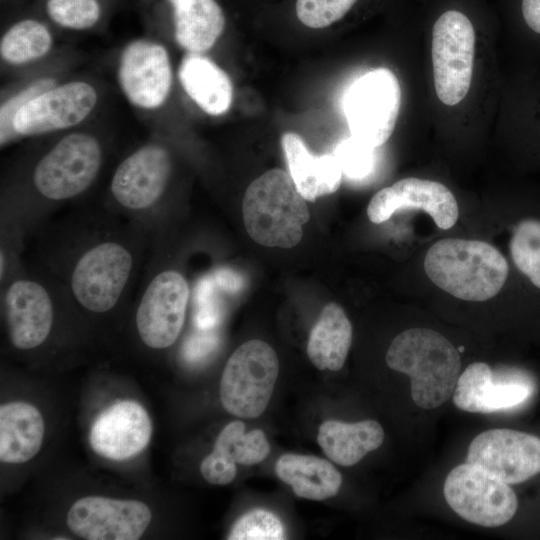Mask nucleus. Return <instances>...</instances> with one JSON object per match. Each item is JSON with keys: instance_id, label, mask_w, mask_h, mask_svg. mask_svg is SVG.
Segmentation results:
<instances>
[{"instance_id": "nucleus-1", "label": "nucleus", "mask_w": 540, "mask_h": 540, "mask_svg": "<svg viewBox=\"0 0 540 540\" xmlns=\"http://www.w3.org/2000/svg\"><path fill=\"white\" fill-rule=\"evenodd\" d=\"M153 236L129 223L125 228L101 221L65 235L50 254L46 270L62 285L70 301L101 315L130 296L148 239Z\"/></svg>"}, {"instance_id": "nucleus-2", "label": "nucleus", "mask_w": 540, "mask_h": 540, "mask_svg": "<svg viewBox=\"0 0 540 540\" xmlns=\"http://www.w3.org/2000/svg\"><path fill=\"white\" fill-rule=\"evenodd\" d=\"M103 164L101 142L87 132L69 133L35 162L30 176L34 205L23 231L44 217V207L52 208L87 192L100 174Z\"/></svg>"}, {"instance_id": "nucleus-3", "label": "nucleus", "mask_w": 540, "mask_h": 540, "mask_svg": "<svg viewBox=\"0 0 540 540\" xmlns=\"http://www.w3.org/2000/svg\"><path fill=\"white\" fill-rule=\"evenodd\" d=\"M424 269L440 289L466 301L494 297L509 276V264L494 246L458 238L434 243L426 253Z\"/></svg>"}, {"instance_id": "nucleus-4", "label": "nucleus", "mask_w": 540, "mask_h": 540, "mask_svg": "<svg viewBox=\"0 0 540 540\" xmlns=\"http://www.w3.org/2000/svg\"><path fill=\"white\" fill-rule=\"evenodd\" d=\"M385 360L390 369L410 377L412 399L424 409L439 407L449 399L461 369L459 351L443 335L427 328L398 334Z\"/></svg>"}, {"instance_id": "nucleus-5", "label": "nucleus", "mask_w": 540, "mask_h": 540, "mask_svg": "<svg viewBox=\"0 0 540 540\" xmlns=\"http://www.w3.org/2000/svg\"><path fill=\"white\" fill-rule=\"evenodd\" d=\"M173 172L169 150L157 143L140 146L114 170L109 184L111 214L157 234L159 209Z\"/></svg>"}, {"instance_id": "nucleus-6", "label": "nucleus", "mask_w": 540, "mask_h": 540, "mask_svg": "<svg viewBox=\"0 0 540 540\" xmlns=\"http://www.w3.org/2000/svg\"><path fill=\"white\" fill-rule=\"evenodd\" d=\"M242 217L247 233L256 243L291 248L300 242L310 213L290 174L274 168L247 187Z\"/></svg>"}, {"instance_id": "nucleus-7", "label": "nucleus", "mask_w": 540, "mask_h": 540, "mask_svg": "<svg viewBox=\"0 0 540 540\" xmlns=\"http://www.w3.org/2000/svg\"><path fill=\"white\" fill-rule=\"evenodd\" d=\"M65 290L47 271L28 270L19 261L1 280V307L11 345L36 349L50 336L57 300Z\"/></svg>"}, {"instance_id": "nucleus-8", "label": "nucleus", "mask_w": 540, "mask_h": 540, "mask_svg": "<svg viewBox=\"0 0 540 540\" xmlns=\"http://www.w3.org/2000/svg\"><path fill=\"white\" fill-rule=\"evenodd\" d=\"M190 295L184 274L161 262L153 249L136 294L135 325L145 346L163 350L177 341L186 320Z\"/></svg>"}, {"instance_id": "nucleus-9", "label": "nucleus", "mask_w": 540, "mask_h": 540, "mask_svg": "<svg viewBox=\"0 0 540 540\" xmlns=\"http://www.w3.org/2000/svg\"><path fill=\"white\" fill-rule=\"evenodd\" d=\"M279 372L278 357L264 341L250 340L229 357L220 380V401L230 414L256 418L267 408Z\"/></svg>"}, {"instance_id": "nucleus-10", "label": "nucleus", "mask_w": 540, "mask_h": 540, "mask_svg": "<svg viewBox=\"0 0 540 540\" xmlns=\"http://www.w3.org/2000/svg\"><path fill=\"white\" fill-rule=\"evenodd\" d=\"M401 104V88L386 68L371 70L346 91L343 111L353 137L376 148L392 135Z\"/></svg>"}, {"instance_id": "nucleus-11", "label": "nucleus", "mask_w": 540, "mask_h": 540, "mask_svg": "<svg viewBox=\"0 0 540 540\" xmlns=\"http://www.w3.org/2000/svg\"><path fill=\"white\" fill-rule=\"evenodd\" d=\"M475 31L469 18L456 10L444 12L432 29L431 56L439 100L454 106L467 95L473 74Z\"/></svg>"}, {"instance_id": "nucleus-12", "label": "nucleus", "mask_w": 540, "mask_h": 540, "mask_svg": "<svg viewBox=\"0 0 540 540\" xmlns=\"http://www.w3.org/2000/svg\"><path fill=\"white\" fill-rule=\"evenodd\" d=\"M444 496L461 518L483 527L504 525L518 507L516 494L508 483L468 463L449 472L444 483Z\"/></svg>"}, {"instance_id": "nucleus-13", "label": "nucleus", "mask_w": 540, "mask_h": 540, "mask_svg": "<svg viewBox=\"0 0 540 540\" xmlns=\"http://www.w3.org/2000/svg\"><path fill=\"white\" fill-rule=\"evenodd\" d=\"M98 93L85 81L47 88L24 102L12 119V133L37 136L71 128L94 110Z\"/></svg>"}, {"instance_id": "nucleus-14", "label": "nucleus", "mask_w": 540, "mask_h": 540, "mask_svg": "<svg viewBox=\"0 0 540 540\" xmlns=\"http://www.w3.org/2000/svg\"><path fill=\"white\" fill-rule=\"evenodd\" d=\"M466 463L504 482L518 484L540 473V438L511 429H490L470 443Z\"/></svg>"}, {"instance_id": "nucleus-15", "label": "nucleus", "mask_w": 540, "mask_h": 540, "mask_svg": "<svg viewBox=\"0 0 540 540\" xmlns=\"http://www.w3.org/2000/svg\"><path fill=\"white\" fill-rule=\"evenodd\" d=\"M151 518L144 502L88 496L71 506L67 525L75 535L87 540H137Z\"/></svg>"}, {"instance_id": "nucleus-16", "label": "nucleus", "mask_w": 540, "mask_h": 540, "mask_svg": "<svg viewBox=\"0 0 540 540\" xmlns=\"http://www.w3.org/2000/svg\"><path fill=\"white\" fill-rule=\"evenodd\" d=\"M118 82L126 99L135 107L152 110L167 99L172 86V68L166 48L149 39L127 44L118 65Z\"/></svg>"}, {"instance_id": "nucleus-17", "label": "nucleus", "mask_w": 540, "mask_h": 540, "mask_svg": "<svg viewBox=\"0 0 540 540\" xmlns=\"http://www.w3.org/2000/svg\"><path fill=\"white\" fill-rule=\"evenodd\" d=\"M410 209L427 213L443 230L451 228L459 214L455 196L445 185L409 177L378 191L368 204L367 215L371 222L380 224L396 211Z\"/></svg>"}, {"instance_id": "nucleus-18", "label": "nucleus", "mask_w": 540, "mask_h": 540, "mask_svg": "<svg viewBox=\"0 0 540 540\" xmlns=\"http://www.w3.org/2000/svg\"><path fill=\"white\" fill-rule=\"evenodd\" d=\"M530 382L521 371L495 375L486 363L474 362L459 376L453 402L459 409L471 413L511 409L531 396L534 387Z\"/></svg>"}, {"instance_id": "nucleus-19", "label": "nucleus", "mask_w": 540, "mask_h": 540, "mask_svg": "<svg viewBox=\"0 0 540 540\" xmlns=\"http://www.w3.org/2000/svg\"><path fill=\"white\" fill-rule=\"evenodd\" d=\"M151 434L152 423L147 411L137 402L120 401L97 417L89 442L98 455L121 461L143 451Z\"/></svg>"}, {"instance_id": "nucleus-20", "label": "nucleus", "mask_w": 540, "mask_h": 540, "mask_svg": "<svg viewBox=\"0 0 540 540\" xmlns=\"http://www.w3.org/2000/svg\"><path fill=\"white\" fill-rule=\"evenodd\" d=\"M281 146L289 174L305 200L314 202L338 190L343 173L333 153L312 154L303 139L293 132L282 135Z\"/></svg>"}, {"instance_id": "nucleus-21", "label": "nucleus", "mask_w": 540, "mask_h": 540, "mask_svg": "<svg viewBox=\"0 0 540 540\" xmlns=\"http://www.w3.org/2000/svg\"><path fill=\"white\" fill-rule=\"evenodd\" d=\"M179 46L203 53L214 46L225 28V15L215 0H163Z\"/></svg>"}, {"instance_id": "nucleus-22", "label": "nucleus", "mask_w": 540, "mask_h": 540, "mask_svg": "<svg viewBox=\"0 0 540 540\" xmlns=\"http://www.w3.org/2000/svg\"><path fill=\"white\" fill-rule=\"evenodd\" d=\"M178 77L186 94L205 113L218 116L229 110L232 82L221 67L202 53L188 52L180 63Z\"/></svg>"}, {"instance_id": "nucleus-23", "label": "nucleus", "mask_w": 540, "mask_h": 540, "mask_svg": "<svg viewBox=\"0 0 540 540\" xmlns=\"http://www.w3.org/2000/svg\"><path fill=\"white\" fill-rule=\"evenodd\" d=\"M44 421L39 410L26 402H9L0 407V460L19 464L40 450Z\"/></svg>"}, {"instance_id": "nucleus-24", "label": "nucleus", "mask_w": 540, "mask_h": 540, "mask_svg": "<svg viewBox=\"0 0 540 540\" xmlns=\"http://www.w3.org/2000/svg\"><path fill=\"white\" fill-rule=\"evenodd\" d=\"M275 472L296 496L309 500L331 498L342 485V476L335 466L314 455L283 454L275 464Z\"/></svg>"}, {"instance_id": "nucleus-25", "label": "nucleus", "mask_w": 540, "mask_h": 540, "mask_svg": "<svg viewBox=\"0 0 540 540\" xmlns=\"http://www.w3.org/2000/svg\"><path fill=\"white\" fill-rule=\"evenodd\" d=\"M384 440L382 426L375 420L346 423L327 420L318 429L317 442L324 454L336 464L353 466Z\"/></svg>"}, {"instance_id": "nucleus-26", "label": "nucleus", "mask_w": 540, "mask_h": 540, "mask_svg": "<svg viewBox=\"0 0 540 540\" xmlns=\"http://www.w3.org/2000/svg\"><path fill=\"white\" fill-rule=\"evenodd\" d=\"M352 341V325L344 310L331 302L323 307L313 326L307 355L319 370H340L347 358Z\"/></svg>"}, {"instance_id": "nucleus-27", "label": "nucleus", "mask_w": 540, "mask_h": 540, "mask_svg": "<svg viewBox=\"0 0 540 540\" xmlns=\"http://www.w3.org/2000/svg\"><path fill=\"white\" fill-rule=\"evenodd\" d=\"M53 35L44 21L24 17L11 24L0 40L1 58L11 65H23L44 57L52 48Z\"/></svg>"}, {"instance_id": "nucleus-28", "label": "nucleus", "mask_w": 540, "mask_h": 540, "mask_svg": "<svg viewBox=\"0 0 540 540\" xmlns=\"http://www.w3.org/2000/svg\"><path fill=\"white\" fill-rule=\"evenodd\" d=\"M232 464L255 465L267 458L270 445L261 429L245 433L242 421L228 423L218 434L213 451Z\"/></svg>"}, {"instance_id": "nucleus-29", "label": "nucleus", "mask_w": 540, "mask_h": 540, "mask_svg": "<svg viewBox=\"0 0 540 540\" xmlns=\"http://www.w3.org/2000/svg\"><path fill=\"white\" fill-rule=\"evenodd\" d=\"M509 252L517 271L540 293V216L527 215L511 229Z\"/></svg>"}, {"instance_id": "nucleus-30", "label": "nucleus", "mask_w": 540, "mask_h": 540, "mask_svg": "<svg viewBox=\"0 0 540 540\" xmlns=\"http://www.w3.org/2000/svg\"><path fill=\"white\" fill-rule=\"evenodd\" d=\"M42 8L52 23L73 31L95 27L105 11L102 0H43Z\"/></svg>"}, {"instance_id": "nucleus-31", "label": "nucleus", "mask_w": 540, "mask_h": 540, "mask_svg": "<svg viewBox=\"0 0 540 540\" xmlns=\"http://www.w3.org/2000/svg\"><path fill=\"white\" fill-rule=\"evenodd\" d=\"M229 540H283L285 529L273 512L254 509L243 514L232 526Z\"/></svg>"}, {"instance_id": "nucleus-32", "label": "nucleus", "mask_w": 540, "mask_h": 540, "mask_svg": "<svg viewBox=\"0 0 540 540\" xmlns=\"http://www.w3.org/2000/svg\"><path fill=\"white\" fill-rule=\"evenodd\" d=\"M374 149V147L352 136L339 142L333 154L344 175L353 180H361L374 170Z\"/></svg>"}, {"instance_id": "nucleus-33", "label": "nucleus", "mask_w": 540, "mask_h": 540, "mask_svg": "<svg viewBox=\"0 0 540 540\" xmlns=\"http://www.w3.org/2000/svg\"><path fill=\"white\" fill-rule=\"evenodd\" d=\"M357 0H297L296 14L307 27L324 28L341 19Z\"/></svg>"}, {"instance_id": "nucleus-34", "label": "nucleus", "mask_w": 540, "mask_h": 540, "mask_svg": "<svg viewBox=\"0 0 540 540\" xmlns=\"http://www.w3.org/2000/svg\"><path fill=\"white\" fill-rule=\"evenodd\" d=\"M52 81L43 79L21 91L1 107V145L12 137V119L16 110L31 97L50 87Z\"/></svg>"}, {"instance_id": "nucleus-35", "label": "nucleus", "mask_w": 540, "mask_h": 540, "mask_svg": "<svg viewBox=\"0 0 540 540\" xmlns=\"http://www.w3.org/2000/svg\"><path fill=\"white\" fill-rule=\"evenodd\" d=\"M200 472L203 478L213 485H226L236 477V464H232L221 456L211 452L201 462Z\"/></svg>"}, {"instance_id": "nucleus-36", "label": "nucleus", "mask_w": 540, "mask_h": 540, "mask_svg": "<svg viewBox=\"0 0 540 540\" xmlns=\"http://www.w3.org/2000/svg\"><path fill=\"white\" fill-rule=\"evenodd\" d=\"M521 15L527 28L540 36V0H521Z\"/></svg>"}]
</instances>
